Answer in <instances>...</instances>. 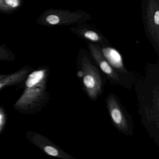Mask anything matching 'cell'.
<instances>
[{
	"mask_svg": "<svg viewBox=\"0 0 159 159\" xmlns=\"http://www.w3.org/2000/svg\"><path fill=\"white\" fill-rule=\"evenodd\" d=\"M48 70L42 68L28 75L25 89L14 108L24 114H33L41 110L48 100L47 81Z\"/></svg>",
	"mask_w": 159,
	"mask_h": 159,
	"instance_id": "cell-1",
	"label": "cell"
},
{
	"mask_svg": "<svg viewBox=\"0 0 159 159\" xmlns=\"http://www.w3.org/2000/svg\"><path fill=\"white\" fill-rule=\"evenodd\" d=\"M82 69L83 83L84 88L89 96L95 99L101 91L102 81L100 74L86 57L82 60Z\"/></svg>",
	"mask_w": 159,
	"mask_h": 159,
	"instance_id": "cell-2",
	"label": "cell"
},
{
	"mask_svg": "<svg viewBox=\"0 0 159 159\" xmlns=\"http://www.w3.org/2000/svg\"><path fill=\"white\" fill-rule=\"evenodd\" d=\"M70 14L66 11L48 9L38 17L36 23L40 25L51 27L70 23Z\"/></svg>",
	"mask_w": 159,
	"mask_h": 159,
	"instance_id": "cell-3",
	"label": "cell"
},
{
	"mask_svg": "<svg viewBox=\"0 0 159 159\" xmlns=\"http://www.w3.org/2000/svg\"><path fill=\"white\" fill-rule=\"evenodd\" d=\"M159 0H149L147 9L148 28L152 38L159 43Z\"/></svg>",
	"mask_w": 159,
	"mask_h": 159,
	"instance_id": "cell-4",
	"label": "cell"
},
{
	"mask_svg": "<svg viewBox=\"0 0 159 159\" xmlns=\"http://www.w3.org/2000/svg\"><path fill=\"white\" fill-rule=\"evenodd\" d=\"M108 108L114 124L119 129L125 132L128 130V124L121 108L113 97L108 99Z\"/></svg>",
	"mask_w": 159,
	"mask_h": 159,
	"instance_id": "cell-5",
	"label": "cell"
},
{
	"mask_svg": "<svg viewBox=\"0 0 159 159\" xmlns=\"http://www.w3.org/2000/svg\"><path fill=\"white\" fill-rule=\"evenodd\" d=\"M31 139H30L32 143L42 149L44 152L50 156L58 158L67 159L70 157L68 155L60 150L58 148L56 147L52 143L43 136L39 134H34Z\"/></svg>",
	"mask_w": 159,
	"mask_h": 159,
	"instance_id": "cell-6",
	"label": "cell"
},
{
	"mask_svg": "<svg viewBox=\"0 0 159 159\" xmlns=\"http://www.w3.org/2000/svg\"><path fill=\"white\" fill-rule=\"evenodd\" d=\"M89 47L93 57L102 71L112 80H115L116 81H120L119 75L105 59L101 52L93 44H90Z\"/></svg>",
	"mask_w": 159,
	"mask_h": 159,
	"instance_id": "cell-7",
	"label": "cell"
},
{
	"mask_svg": "<svg viewBox=\"0 0 159 159\" xmlns=\"http://www.w3.org/2000/svg\"><path fill=\"white\" fill-rule=\"evenodd\" d=\"M29 70V67L26 66L16 72L6 75L4 78L0 79V90L7 86L16 85L24 82L26 79Z\"/></svg>",
	"mask_w": 159,
	"mask_h": 159,
	"instance_id": "cell-8",
	"label": "cell"
},
{
	"mask_svg": "<svg viewBox=\"0 0 159 159\" xmlns=\"http://www.w3.org/2000/svg\"><path fill=\"white\" fill-rule=\"evenodd\" d=\"M101 53L112 67L120 72L125 73L126 70L124 66L122 57L116 49L111 47H106L102 49Z\"/></svg>",
	"mask_w": 159,
	"mask_h": 159,
	"instance_id": "cell-9",
	"label": "cell"
},
{
	"mask_svg": "<svg viewBox=\"0 0 159 159\" xmlns=\"http://www.w3.org/2000/svg\"><path fill=\"white\" fill-rule=\"evenodd\" d=\"M22 5V0H0V12L11 13L17 11Z\"/></svg>",
	"mask_w": 159,
	"mask_h": 159,
	"instance_id": "cell-10",
	"label": "cell"
},
{
	"mask_svg": "<svg viewBox=\"0 0 159 159\" xmlns=\"http://www.w3.org/2000/svg\"><path fill=\"white\" fill-rule=\"evenodd\" d=\"M15 59V55L7 47L6 44H0V62L12 61Z\"/></svg>",
	"mask_w": 159,
	"mask_h": 159,
	"instance_id": "cell-11",
	"label": "cell"
},
{
	"mask_svg": "<svg viewBox=\"0 0 159 159\" xmlns=\"http://www.w3.org/2000/svg\"><path fill=\"white\" fill-rule=\"evenodd\" d=\"M83 36L85 38L88 39L89 40L93 42H98L100 40V37L97 33L92 30H86L83 31Z\"/></svg>",
	"mask_w": 159,
	"mask_h": 159,
	"instance_id": "cell-12",
	"label": "cell"
},
{
	"mask_svg": "<svg viewBox=\"0 0 159 159\" xmlns=\"http://www.w3.org/2000/svg\"><path fill=\"white\" fill-rule=\"evenodd\" d=\"M6 114L2 108H0V133H1L6 123Z\"/></svg>",
	"mask_w": 159,
	"mask_h": 159,
	"instance_id": "cell-13",
	"label": "cell"
},
{
	"mask_svg": "<svg viewBox=\"0 0 159 159\" xmlns=\"http://www.w3.org/2000/svg\"><path fill=\"white\" fill-rule=\"evenodd\" d=\"M6 75H4V74H0V79H2V78H4L5 76H6Z\"/></svg>",
	"mask_w": 159,
	"mask_h": 159,
	"instance_id": "cell-14",
	"label": "cell"
}]
</instances>
